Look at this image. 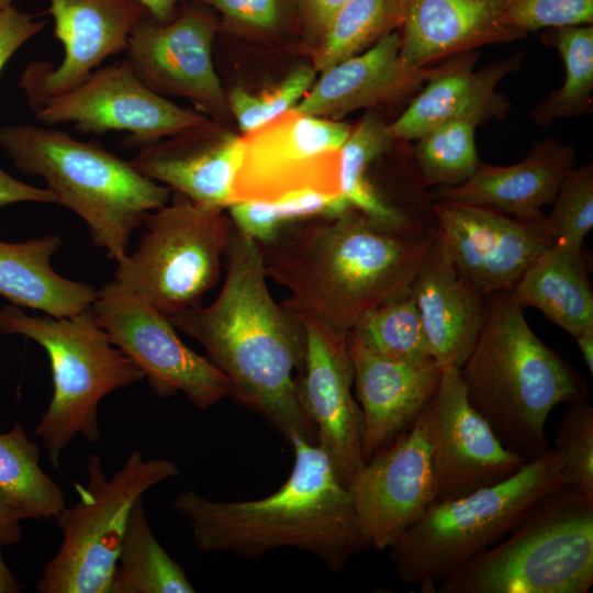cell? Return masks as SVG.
Returning a JSON list of instances; mask_svg holds the SVG:
<instances>
[{
    "label": "cell",
    "mask_w": 593,
    "mask_h": 593,
    "mask_svg": "<svg viewBox=\"0 0 593 593\" xmlns=\"http://www.w3.org/2000/svg\"><path fill=\"white\" fill-rule=\"evenodd\" d=\"M0 147L23 174L42 178L57 204L76 213L115 262L127 254L134 230L171 197L131 161L53 126L2 125Z\"/></svg>",
    "instance_id": "5"
},
{
    "label": "cell",
    "mask_w": 593,
    "mask_h": 593,
    "mask_svg": "<svg viewBox=\"0 0 593 593\" xmlns=\"http://www.w3.org/2000/svg\"><path fill=\"white\" fill-rule=\"evenodd\" d=\"M44 26L45 22L13 5L0 11V72L12 55Z\"/></svg>",
    "instance_id": "42"
},
{
    "label": "cell",
    "mask_w": 593,
    "mask_h": 593,
    "mask_svg": "<svg viewBox=\"0 0 593 593\" xmlns=\"http://www.w3.org/2000/svg\"><path fill=\"white\" fill-rule=\"evenodd\" d=\"M404 0H349L331 19L314 47L317 72L354 57L400 29Z\"/></svg>",
    "instance_id": "33"
},
{
    "label": "cell",
    "mask_w": 593,
    "mask_h": 593,
    "mask_svg": "<svg viewBox=\"0 0 593 593\" xmlns=\"http://www.w3.org/2000/svg\"><path fill=\"white\" fill-rule=\"evenodd\" d=\"M0 333L30 338L48 356L53 396L34 434L54 468L77 435L99 441L98 407L104 396L144 379L139 368L111 343L90 309L71 317H54L27 315L19 306L7 305L0 310Z\"/></svg>",
    "instance_id": "8"
},
{
    "label": "cell",
    "mask_w": 593,
    "mask_h": 593,
    "mask_svg": "<svg viewBox=\"0 0 593 593\" xmlns=\"http://www.w3.org/2000/svg\"><path fill=\"white\" fill-rule=\"evenodd\" d=\"M435 230L458 273L483 294L512 290L552 243L544 215L518 220L497 211L448 200L432 201Z\"/></svg>",
    "instance_id": "16"
},
{
    "label": "cell",
    "mask_w": 593,
    "mask_h": 593,
    "mask_svg": "<svg viewBox=\"0 0 593 593\" xmlns=\"http://www.w3.org/2000/svg\"><path fill=\"white\" fill-rule=\"evenodd\" d=\"M3 545L0 542V593H18L22 591V584L5 563L2 555Z\"/></svg>",
    "instance_id": "48"
},
{
    "label": "cell",
    "mask_w": 593,
    "mask_h": 593,
    "mask_svg": "<svg viewBox=\"0 0 593 593\" xmlns=\"http://www.w3.org/2000/svg\"><path fill=\"white\" fill-rule=\"evenodd\" d=\"M523 53L495 60L478 70L480 56L471 51L451 56L413 98L403 113L388 123L393 141H416L438 125L470 111L503 119L507 99L496 92L499 82L519 69Z\"/></svg>",
    "instance_id": "26"
},
{
    "label": "cell",
    "mask_w": 593,
    "mask_h": 593,
    "mask_svg": "<svg viewBox=\"0 0 593 593\" xmlns=\"http://www.w3.org/2000/svg\"><path fill=\"white\" fill-rule=\"evenodd\" d=\"M489 119L481 111L466 112L416 139L414 158L425 189L459 186L474 174L480 163L475 130Z\"/></svg>",
    "instance_id": "34"
},
{
    "label": "cell",
    "mask_w": 593,
    "mask_h": 593,
    "mask_svg": "<svg viewBox=\"0 0 593 593\" xmlns=\"http://www.w3.org/2000/svg\"><path fill=\"white\" fill-rule=\"evenodd\" d=\"M432 357L461 368L479 337L485 294L454 267L437 234L410 287Z\"/></svg>",
    "instance_id": "24"
},
{
    "label": "cell",
    "mask_w": 593,
    "mask_h": 593,
    "mask_svg": "<svg viewBox=\"0 0 593 593\" xmlns=\"http://www.w3.org/2000/svg\"><path fill=\"white\" fill-rule=\"evenodd\" d=\"M574 338L584 363L593 376V324L586 326Z\"/></svg>",
    "instance_id": "47"
},
{
    "label": "cell",
    "mask_w": 593,
    "mask_h": 593,
    "mask_svg": "<svg viewBox=\"0 0 593 593\" xmlns=\"http://www.w3.org/2000/svg\"><path fill=\"white\" fill-rule=\"evenodd\" d=\"M243 138L209 120L138 150L131 160L147 178L206 206L226 210Z\"/></svg>",
    "instance_id": "21"
},
{
    "label": "cell",
    "mask_w": 593,
    "mask_h": 593,
    "mask_svg": "<svg viewBox=\"0 0 593 593\" xmlns=\"http://www.w3.org/2000/svg\"><path fill=\"white\" fill-rule=\"evenodd\" d=\"M41 450L20 423L0 433V489L24 519L54 518L66 501L61 488L43 470Z\"/></svg>",
    "instance_id": "31"
},
{
    "label": "cell",
    "mask_w": 593,
    "mask_h": 593,
    "mask_svg": "<svg viewBox=\"0 0 593 593\" xmlns=\"http://www.w3.org/2000/svg\"><path fill=\"white\" fill-rule=\"evenodd\" d=\"M216 10L225 26L251 34L277 33L296 21L298 0H193Z\"/></svg>",
    "instance_id": "40"
},
{
    "label": "cell",
    "mask_w": 593,
    "mask_h": 593,
    "mask_svg": "<svg viewBox=\"0 0 593 593\" xmlns=\"http://www.w3.org/2000/svg\"><path fill=\"white\" fill-rule=\"evenodd\" d=\"M429 409L435 502L496 484L516 473L527 461L506 449L470 404L460 368H443Z\"/></svg>",
    "instance_id": "17"
},
{
    "label": "cell",
    "mask_w": 593,
    "mask_h": 593,
    "mask_svg": "<svg viewBox=\"0 0 593 593\" xmlns=\"http://www.w3.org/2000/svg\"><path fill=\"white\" fill-rule=\"evenodd\" d=\"M23 515L10 497L0 489V542L11 546L22 540Z\"/></svg>",
    "instance_id": "45"
},
{
    "label": "cell",
    "mask_w": 593,
    "mask_h": 593,
    "mask_svg": "<svg viewBox=\"0 0 593 593\" xmlns=\"http://www.w3.org/2000/svg\"><path fill=\"white\" fill-rule=\"evenodd\" d=\"M217 296L166 316L197 340L230 383V396L261 416L288 441L316 444V428L298 390L305 332L299 316L270 293L258 243L233 224Z\"/></svg>",
    "instance_id": "1"
},
{
    "label": "cell",
    "mask_w": 593,
    "mask_h": 593,
    "mask_svg": "<svg viewBox=\"0 0 593 593\" xmlns=\"http://www.w3.org/2000/svg\"><path fill=\"white\" fill-rule=\"evenodd\" d=\"M351 128L340 120L291 110L243 134L233 203L276 201L302 191L340 194L339 150Z\"/></svg>",
    "instance_id": "11"
},
{
    "label": "cell",
    "mask_w": 593,
    "mask_h": 593,
    "mask_svg": "<svg viewBox=\"0 0 593 593\" xmlns=\"http://www.w3.org/2000/svg\"><path fill=\"white\" fill-rule=\"evenodd\" d=\"M47 126L74 123L81 133L126 132L125 145L142 149L210 119L148 89L126 59L92 71L35 111Z\"/></svg>",
    "instance_id": "13"
},
{
    "label": "cell",
    "mask_w": 593,
    "mask_h": 593,
    "mask_svg": "<svg viewBox=\"0 0 593 593\" xmlns=\"http://www.w3.org/2000/svg\"><path fill=\"white\" fill-rule=\"evenodd\" d=\"M143 224L137 249L116 261L114 280L165 316L202 305L221 279L228 214L172 192Z\"/></svg>",
    "instance_id": "10"
},
{
    "label": "cell",
    "mask_w": 593,
    "mask_h": 593,
    "mask_svg": "<svg viewBox=\"0 0 593 593\" xmlns=\"http://www.w3.org/2000/svg\"><path fill=\"white\" fill-rule=\"evenodd\" d=\"M184 569L150 529L143 500L132 507L109 593H193Z\"/></svg>",
    "instance_id": "30"
},
{
    "label": "cell",
    "mask_w": 593,
    "mask_h": 593,
    "mask_svg": "<svg viewBox=\"0 0 593 593\" xmlns=\"http://www.w3.org/2000/svg\"><path fill=\"white\" fill-rule=\"evenodd\" d=\"M577 154L569 144L546 138L532 145L523 160L494 166L480 160L474 174L455 187L433 188L432 201L448 200L488 208L518 220H535L552 203L574 168Z\"/></svg>",
    "instance_id": "23"
},
{
    "label": "cell",
    "mask_w": 593,
    "mask_h": 593,
    "mask_svg": "<svg viewBox=\"0 0 593 593\" xmlns=\"http://www.w3.org/2000/svg\"><path fill=\"white\" fill-rule=\"evenodd\" d=\"M12 5V0H0V11Z\"/></svg>",
    "instance_id": "49"
},
{
    "label": "cell",
    "mask_w": 593,
    "mask_h": 593,
    "mask_svg": "<svg viewBox=\"0 0 593 593\" xmlns=\"http://www.w3.org/2000/svg\"><path fill=\"white\" fill-rule=\"evenodd\" d=\"M541 227L548 239L582 246L593 227V165L573 168L562 182Z\"/></svg>",
    "instance_id": "39"
},
{
    "label": "cell",
    "mask_w": 593,
    "mask_h": 593,
    "mask_svg": "<svg viewBox=\"0 0 593 593\" xmlns=\"http://www.w3.org/2000/svg\"><path fill=\"white\" fill-rule=\"evenodd\" d=\"M217 29L214 15L198 8L166 22L147 14L128 36L125 59L155 93L188 99L197 111L217 119L228 111L212 55Z\"/></svg>",
    "instance_id": "15"
},
{
    "label": "cell",
    "mask_w": 593,
    "mask_h": 593,
    "mask_svg": "<svg viewBox=\"0 0 593 593\" xmlns=\"http://www.w3.org/2000/svg\"><path fill=\"white\" fill-rule=\"evenodd\" d=\"M350 208L342 194L302 191L276 201L235 202L226 210L239 232L257 243H266L286 225L337 215Z\"/></svg>",
    "instance_id": "36"
},
{
    "label": "cell",
    "mask_w": 593,
    "mask_h": 593,
    "mask_svg": "<svg viewBox=\"0 0 593 593\" xmlns=\"http://www.w3.org/2000/svg\"><path fill=\"white\" fill-rule=\"evenodd\" d=\"M435 234L393 228L356 209L292 223L258 243L283 305L348 334L368 312L410 292Z\"/></svg>",
    "instance_id": "2"
},
{
    "label": "cell",
    "mask_w": 593,
    "mask_h": 593,
    "mask_svg": "<svg viewBox=\"0 0 593 593\" xmlns=\"http://www.w3.org/2000/svg\"><path fill=\"white\" fill-rule=\"evenodd\" d=\"M511 290L485 295L477 343L460 368L467 398L501 444L530 460L549 449L546 423L560 403L589 401L583 377L529 327Z\"/></svg>",
    "instance_id": "4"
},
{
    "label": "cell",
    "mask_w": 593,
    "mask_h": 593,
    "mask_svg": "<svg viewBox=\"0 0 593 593\" xmlns=\"http://www.w3.org/2000/svg\"><path fill=\"white\" fill-rule=\"evenodd\" d=\"M503 22L526 34L593 23V0H507Z\"/></svg>",
    "instance_id": "41"
},
{
    "label": "cell",
    "mask_w": 593,
    "mask_h": 593,
    "mask_svg": "<svg viewBox=\"0 0 593 593\" xmlns=\"http://www.w3.org/2000/svg\"><path fill=\"white\" fill-rule=\"evenodd\" d=\"M522 307H535L575 337L593 324V293L581 258V246L555 242L511 290Z\"/></svg>",
    "instance_id": "28"
},
{
    "label": "cell",
    "mask_w": 593,
    "mask_h": 593,
    "mask_svg": "<svg viewBox=\"0 0 593 593\" xmlns=\"http://www.w3.org/2000/svg\"><path fill=\"white\" fill-rule=\"evenodd\" d=\"M355 398L362 414L366 462L406 433L439 385L443 367L434 359L402 361L379 356L347 335Z\"/></svg>",
    "instance_id": "20"
},
{
    "label": "cell",
    "mask_w": 593,
    "mask_h": 593,
    "mask_svg": "<svg viewBox=\"0 0 593 593\" xmlns=\"http://www.w3.org/2000/svg\"><path fill=\"white\" fill-rule=\"evenodd\" d=\"M348 335L371 353L385 358L418 361L432 357L410 292L366 313Z\"/></svg>",
    "instance_id": "35"
},
{
    "label": "cell",
    "mask_w": 593,
    "mask_h": 593,
    "mask_svg": "<svg viewBox=\"0 0 593 593\" xmlns=\"http://www.w3.org/2000/svg\"><path fill=\"white\" fill-rule=\"evenodd\" d=\"M156 21L166 22L172 19L178 3L183 0H136Z\"/></svg>",
    "instance_id": "46"
},
{
    "label": "cell",
    "mask_w": 593,
    "mask_h": 593,
    "mask_svg": "<svg viewBox=\"0 0 593 593\" xmlns=\"http://www.w3.org/2000/svg\"><path fill=\"white\" fill-rule=\"evenodd\" d=\"M553 451L568 489L593 496V407L589 401L570 404L560 419Z\"/></svg>",
    "instance_id": "38"
},
{
    "label": "cell",
    "mask_w": 593,
    "mask_h": 593,
    "mask_svg": "<svg viewBox=\"0 0 593 593\" xmlns=\"http://www.w3.org/2000/svg\"><path fill=\"white\" fill-rule=\"evenodd\" d=\"M316 75L312 64L302 63L267 90L251 92L242 86L233 87L226 93L228 111L240 132L249 133L293 110L315 82Z\"/></svg>",
    "instance_id": "37"
},
{
    "label": "cell",
    "mask_w": 593,
    "mask_h": 593,
    "mask_svg": "<svg viewBox=\"0 0 593 593\" xmlns=\"http://www.w3.org/2000/svg\"><path fill=\"white\" fill-rule=\"evenodd\" d=\"M348 489L360 529L379 551L424 515L436 499L429 403L406 433L365 462Z\"/></svg>",
    "instance_id": "14"
},
{
    "label": "cell",
    "mask_w": 593,
    "mask_h": 593,
    "mask_svg": "<svg viewBox=\"0 0 593 593\" xmlns=\"http://www.w3.org/2000/svg\"><path fill=\"white\" fill-rule=\"evenodd\" d=\"M541 40L555 47L564 65V81L533 110V121L541 126L560 119L577 118L592 110L593 25L547 29Z\"/></svg>",
    "instance_id": "32"
},
{
    "label": "cell",
    "mask_w": 593,
    "mask_h": 593,
    "mask_svg": "<svg viewBox=\"0 0 593 593\" xmlns=\"http://www.w3.org/2000/svg\"><path fill=\"white\" fill-rule=\"evenodd\" d=\"M593 496L566 486L538 500L497 545L463 563L436 593H588Z\"/></svg>",
    "instance_id": "6"
},
{
    "label": "cell",
    "mask_w": 593,
    "mask_h": 593,
    "mask_svg": "<svg viewBox=\"0 0 593 593\" xmlns=\"http://www.w3.org/2000/svg\"><path fill=\"white\" fill-rule=\"evenodd\" d=\"M563 485L562 463L549 448L496 484L432 503L389 548L395 574L435 592L436 583L497 545L538 500Z\"/></svg>",
    "instance_id": "7"
},
{
    "label": "cell",
    "mask_w": 593,
    "mask_h": 593,
    "mask_svg": "<svg viewBox=\"0 0 593 593\" xmlns=\"http://www.w3.org/2000/svg\"><path fill=\"white\" fill-rule=\"evenodd\" d=\"M289 478L271 494L248 501H213L194 490L179 493L175 511L184 518L201 552L257 559L289 547L316 556L333 573L370 547L347 485L315 443L292 436Z\"/></svg>",
    "instance_id": "3"
},
{
    "label": "cell",
    "mask_w": 593,
    "mask_h": 593,
    "mask_svg": "<svg viewBox=\"0 0 593 593\" xmlns=\"http://www.w3.org/2000/svg\"><path fill=\"white\" fill-rule=\"evenodd\" d=\"M60 245L58 234L19 243L0 240V295L15 306L54 317H71L89 309L97 290L59 276L52 267Z\"/></svg>",
    "instance_id": "27"
},
{
    "label": "cell",
    "mask_w": 593,
    "mask_h": 593,
    "mask_svg": "<svg viewBox=\"0 0 593 593\" xmlns=\"http://www.w3.org/2000/svg\"><path fill=\"white\" fill-rule=\"evenodd\" d=\"M89 309L111 343L139 368L156 395L168 398L182 392L202 410L230 396V383L222 371L189 348L165 315L114 279L97 290Z\"/></svg>",
    "instance_id": "12"
},
{
    "label": "cell",
    "mask_w": 593,
    "mask_h": 593,
    "mask_svg": "<svg viewBox=\"0 0 593 593\" xmlns=\"http://www.w3.org/2000/svg\"><path fill=\"white\" fill-rule=\"evenodd\" d=\"M349 0H298L300 26L307 43L316 46L334 14Z\"/></svg>",
    "instance_id": "43"
},
{
    "label": "cell",
    "mask_w": 593,
    "mask_h": 593,
    "mask_svg": "<svg viewBox=\"0 0 593 593\" xmlns=\"http://www.w3.org/2000/svg\"><path fill=\"white\" fill-rule=\"evenodd\" d=\"M19 202L57 203V199L47 188L24 183L0 168V208Z\"/></svg>",
    "instance_id": "44"
},
{
    "label": "cell",
    "mask_w": 593,
    "mask_h": 593,
    "mask_svg": "<svg viewBox=\"0 0 593 593\" xmlns=\"http://www.w3.org/2000/svg\"><path fill=\"white\" fill-rule=\"evenodd\" d=\"M87 473V483L77 485V503L54 517L63 540L37 581L40 593H109L132 507L179 469L170 460L145 459L135 450L111 478L91 454Z\"/></svg>",
    "instance_id": "9"
},
{
    "label": "cell",
    "mask_w": 593,
    "mask_h": 593,
    "mask_svg": "<svg viewBox=\"0 0 593 593\" xmlns=\"http://www.w3.org/2000/svg\"><path fill=\"white\" fill-rule=\"evenodd\" d=\"M507 0H404L400 55L415 67L494 44L526 38L507 26Z\"/></svg>",
    "instance_id": "25"
},
{
    "label": "cell",
    "mask_w": 593,
    "mask_h": 593,
    "mask_svg": "<svg viewBox=\"0 0 593 593\" xmlns=\"http://www.w3.org/2000/svg\"><path fill=\"white\" fill-rule=\"evenodd\" d=\"M394 142L388 123L376 112H367L353 126L339 150V191L348 204L383 225L419 234H434L388 202L369 176L373 163Z\"/></svg>",
    "instance_id": "29"
},
{
    "label": "cell",
    "mask_w": 593,
    "mask_h": 593,
    "mask_svg": "<svg viewBox=\"0 0 593 593\" xmlns=\"http://www.w3.org/2000/svg\"><path fill=\"white\" fill-rule=\"evenodd\" d=\"M396 30L367 51L321 72L294 111L339 120L359 109L394 103L422 89L438 67H415L400 55Z\"/></svg>",
    "instance_id": "22"
},
{
    "label": "cell",
    "mask_w": 593,
    "mask_h": 593,
    "mask_svg": "<svg viewBox=\"0 0 593 593\" xmlns=\"http://www.w3.org/2000/svg\"><path fill=\"white\" fill-rule=\"evenodd\" d=\"M298 315V314H296ZM305 332V356L298 374L301 405L316 428V444L349 486L365 465L362 414L353 394L354 367L347 335L298 315Z\"/></svg>",
    "instance_id": "18"
},
{
    "label": "cell",
    "mask_w": 593,
    "mask_h": 593,
    "mask_svg": "<svg viewBox=\"0 0 593 593\" xmlns=\"http://www.w3.org/2000/svg\"><path fill=\"white\" fill-rule=\"evenodd\" d=\"M54 35L64 56L57 67L34 60L19 87L35 112L48 99L82 82L108 57L124 52L137 23L147 15L136 0H48Z\"/></svg>",
    "instance_id": "19"
}]
</instances>
